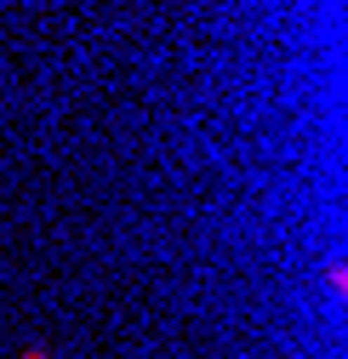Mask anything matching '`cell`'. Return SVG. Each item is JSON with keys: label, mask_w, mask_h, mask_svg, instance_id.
Returning a JSON list of instances; mask_svg holds the SVG:
<instances>
[{"label": "cell", "mask_w": 348, "mask_h": 359, "mask_svg": "<svg viewBox=\"0 0 348 359\" xmlns=\"http://www.w3.org/2000/svg\"><path fill=\"white\" fill-rule=\"evenodd\" d=\"M23 359H52V353H46V348H29V353H23Z\"/></svg>", "instance_id": "1"}]
</instances>
